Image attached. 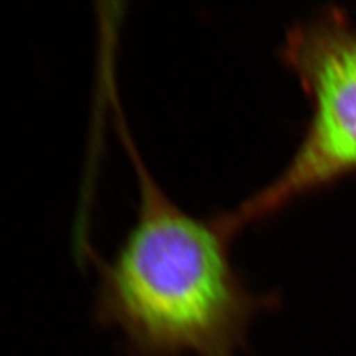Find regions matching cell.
Instances as JSON below:
<instances>
[{"label":"cell","instance_id":"6da1fadb","mask_svg":"<svg viewBox=\"0 0 356 356\" xmlns=\"http://www.w3.org/2000/svg\"><path fill=\"white\" fill-rule=\"evenodd\" d=\"M137 217L113 257L98 261L97 319L131 356H239L275 296L254 294L232 259L225 217L187 213L154 180L127 128Z\"/></svg>","mask_w":356,"mask_h":356},{"label":"cell","instance_id":"7a4b0ae2","mask_svg":"<svg viewBox=\"0 0 356 356\" xmlns=\"http://www.w3.org/2000/svg\"><path fill=\"white\" fill-rule=\"evenodd\" d=\"M280 52L305 89L310 115L284 170L226 213L236 233L356 174V22L346 10L322 9L286 31Z\"/></svg>","mask_w":356,"mask_h":356}]
</instances>
